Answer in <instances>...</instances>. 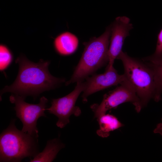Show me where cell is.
I'll use <instances>...</instances> for the list:
<instances>
[{
    "instance_id": "1",
    "label": "cell",
    "mask_w": 162,
    "mask_h": 162,
    "mask_svg": "<svg viewBox=\"0 0 162 162\" xmlns=\"http://www.w3.org/2000/svg\"><path fill=\"white\" fill-rule=\"evenodd\" d=\"M19 68L17 76L11 85L6 86L0 91L2 96L10 92L25 98L28 96L36 98L40 93L53 89L65 82L64 78L52 76L48 70L50 62L41 60L36 63L21 56L15 61Z\"/></svg>"
},
{
    "instance_id": "2",
    "label": "cell",
    "mask_w": 162,
    "mask_h": 162,
    "mask_svg": "<svg viewBox=\"0 0 162 162\" xmlns=\"http://www.w3.org/2000/svg\"><path fill=\"white\" fill-rule=\"evenodd\" d=\"M117 59L121 60L126 79L134 89L142 109L153 99L156 102L161 100L152 69L144 61L128 56L122 51Z\"/></svg>"
},
{
    "instance_id": "3",
    "label": "cell",
    "mask_w": 162,
    "mask_h": 162,
    "mask_svg": "<svg viewBox=\"0 0 162 162\" xmlns=\"http://www.w3.org/2000/svg\"><path fill=\"white\" fill-rule=\"evenodd\" d=\"M111 34L110 26L98 37H94L83 43L85 47L78 63L70 79L65 85L82 81L109 62L108 50Z\"/></svg>"
},
{
    "instance_id": "4",
    "label": "cell",
    "mask_w": 162,
    "mask_h": 162,
    "mask_svg": "<svg viewBox=\"0 0 162 162\" xmlns=\"http://www.w3.org/2000/svg\"><path fill=\"white\" fill-rule=\"evenodd\" d=\"M12 120L0 136V162H20L39 153L38 138L17 129Z\"/></svg>"
},
{
    "instance_id": "5",
    "label": "cell",
    "mask_w": 162,
    "mask_h": 162,
    "mask_svg": "<svg viewBox=\"0 0 162 162\" xmlns=\"http://www.w3.org/2000/svg\"><path fill=\"white\" fill-rule=\"evenodd\" d=\"M9 98L10 102L15 105L14 109L16 116L22 123V130L38 138L37 121L41 116L46 117L44 112L46 110L48 99L43 96L38 104H33L26 102L25 98L15 94H12Z\"/></svg>"
},
{
    "instance_id": "6",
    "label": "cell",
    "mask_w": 162,
    "mask_h": 162,
    "mask_svg": "<svg viewBox=\"0 0 162 162\" xmlns=\"http://www.w3.org/2000/svg\"><path fill=\"white\" fill-rule=\"evenodd\" d=\"M128 102L133 104L137 112H140L142 108L139 98L134 89L125 78L119 86L104 95L100 104H94L91 107L94 112V117L97 118L106 114L107 111Z\"/></svg>"
},
{
    "instance_id": "7",
    "label": "cell",
    "mask_w": 162,
    "mask_h": 162,
    "mask_svg": "<svg viewBox=\"0 0 162 162\" xmlns=\"http://www.w3.org/2000/svg\"><path fill=\"white\" fill-rule=\"evenodd\" d=\"M76 83L71 92L63 97L52 99L50 107L46 109L49 113L58 118L56 124L60 128L64 127L69 123V118L71 115L78 116L81 113L80 109L75 106V104L80 94L84 89L85 83L83 81Z\"/></svg>"
},
{
    "instance_id": "8",
    "label": "cell",
    "mask_w": 162,
    "mask_h": 162,
    "mask_svg": "<svg viewBox=\"0 0 162 162\" xmlns=\"http://www.w3.org/2000/svg\"><path fill=\"white\" fill-rule=\"evenodd\" d=\"M125 79L124 74H119L114 68L106 67L105 72L93 74L86 78L82 95V101L86 103L90 95L111 86L121 84Z\"/></svg>"
},
{
    "instance_id": "9",
    "label": "cell",
    "mask_w": 162,
    "mask_h": 162,
    "mask_svg": "<svg viewBox=\"0 0 162 162\" xmlns=\"http://www.w3.org/2000/svg\"><path fill=\"white\" fill-rule=\"evenodd\" d=\"M110 26L111 34L108 52L109 60L107 67L113 66L115 60L122 51L125 38L129 35V31L133 28L130 19L126 16L117 17Z\"/></svg>"
},
{
    "instance_id": "10",
    "label": "cell",
    "mask_w": 162,
    "mask_h": 162,
    "mask_svg": "<svg viewBox=\"0 0 162 162\" xmlns=\"http://www.w3.org/2000/svg\"><path fill=\"white\" fill-rule=\"evenodd\" d=\"M55 48L58 53L62 56H68L74 53L77 50L79 40L74 34L69 32L62 33L54 41Z\"/></svg>"
},
{
    "instance_id": "11",
    "label": "cell",
    "mask_w": 162,
    "mask_h": 162,
    "mask_svg": "<svg viewBox=\"0 0 162 162\" xmlns=\"http://www.w3.org/2000/svg\"><path fill=\"white\" fill-rule=\"evenodd\" d=\"M64 145L59 138H55L47 141L44 150L31 159L30 162H50L52 161L59 151L64 147Z\"/></svg>"
},
{
    "instance_id": "12",
    "label": "cell",
    "mask_w": 162,
    "mask_h": 162,
    "mask_svg": "<svg viewBox=\"0 0 162 162\" xmlns=\"http://www.w3.org/2000/svg\"><path fill=\"white\" fill-rule=\"evenodd\" d=\"M99 128L97 131L98 135L103 137H108L111 131L118 129L124 125L115 116L104 114L97 118Z\"/></svg>"
},
{
    "instance_id": "13",
    "label": "cell",
    "mask_w": 162,
    "mask_h": 162,
    "mask_svg": "<svg viewBox=\"0 0 162 162\" xmlns=\"http://www.w3.org/2000/svg\"><path fill=\"white\" fill-rule=\"evenodd\" d=\"M142 60L153 70L155 77L158 93H162V57L155 58L152 56L143 58Z\"/></svg>"
},
{
    "instance_id": "14",
    "label": "cell",
    "mask_w": 162,
    "mask_h": 162,
    "mask_svg": "<svg viewBox=\"0 0 162 162\" xmlns=\"http://www.w3.org/2000/svg\"><path fill=\"white\" fill-rule=\"evenodd\" d=\"M12 55L8 48L1 45L0 46V70L3 71L11 64L12 61Z\"/></svg>"
},
{
    "instance_id": "15",
    "label": "cell",
    "mask_w": 162,
    "mask_h": 162,
    "mask_svg": "<svg viewBox=\"0 0 162 162\" xmlns=\"http://www.w3.org/2000/svg\"><path fill=\"white\" fill-rule=\"evenodd\" d=\"M155 58L162 57V28L158 35V39L155 51L151 55Z\"/></svg>"
},
{
    "instance_id": "16",
    "label": "cell",
    "mask_w": 162,
    "mask_h": 162,
    "mask_svg": "<svg viewBox=\"0 0 162 162\" xmlns=\"http://www.w3.org/2000/svg\"><path fill=\"white\" fill-rule=\"evenodd\" d=\"M155 134L158 133L162 136V122L158 124L153 131Z\"/></svg>"
}]
</instances>
